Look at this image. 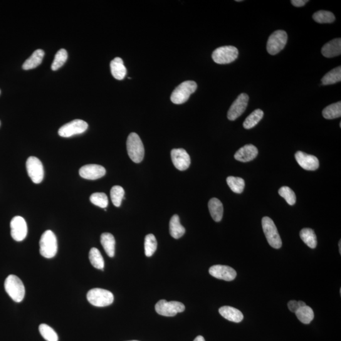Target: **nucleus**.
<instances>
[{"mask_svg":"<svg viewBox=\"0 0 341 341\" xmlns=\"http://www.w3.org/2000/svg\"><path fill=\"white\" fill-rule=\"evenodd\" d=\"M209 274L214 278L226 281H233L237 276L236 272L231 267L222 265L212 266Z\"/></svg>","mask_w":341,"mask_h":341,"instance_id":"obj_15","label":"nucleus"},{"mask_svg":"<svg viewBox=\"0 0 341 341\" xmlns=\"http://www.w3.org/2000/svg\"><path fill=\"white\" fill-rule=\"evenodd\" d=\"M300 238L306 245L310 248L314 249L317 245V236L313 229L304 228L301 229L300 233Z\"/></svg>","mask_w":341,"mask_h":341,"instance_id":"obj_26","label":"nucleus"},{"mask_svg":"<svg viewBox=\"0 0 341 341\" xmlns=\"http://www.w3.org/2000/svg\"><path fill=\"white\" fill-rule=\"evenodd\" d=\"M169 233L170 236L175 239H179L184 235L185 229L180 221L178 215H174L169 222Z\"/></svg>","mask_w":341,"mask_h":341,"instance_id":"obj_25","label":"nucleus"},{"mask_svg":"<svg viewBox=\"0 0 341 341\" xmlns=\"http://www.w3.org/2000/svg\"><path fill=\"white\" fill-rule=\"evenodd\" d=\"M288 41L287 33L283 30H278L271 34L267 44V51L271 55H276L286 46Z\"/></svg>","mask_w":341,"mask_h":341,"instance_id":"obj_8","label":"nucleus"},{"mask_svg":"<svg viewBox=\"0 0 341 341\" xmlns=\"http://www.w3.org/2000/svg\"><path fill=\"white\" fill-rule=\"evenodd\" d=\"M239 51L236 47L226 46L219 47L212 54V59L217 64L224 65L233 62L238 58Z\"/></svg>","mask_w":341,"mask_h":341,"instance_id":"obj_7","label":"nucleus"},{"mask_svg":"<svg viewBox=\"0 0 341 341\" xmlns=\"http://www.w3.org/2000/svg\"><path fill=\"white\" fill-rule=\"evenodd\" d=\"M128 154L135 163H140L144 159L145 150L144 145L137 133H131L127 141Z\"/></svg>","mask_w":341,"mask_h":341,"instance_id":"obj_3","label":"nucleus"},{"mask_svg":"<svg viewBox=\"0 0 341 341\" xmlns=\"http://www.w3.org/2000/svg\"><path fill=\"white\" fill-rule=\"evenodd\" d=\"M279 194L286 200V202L290 206L295 205L296 201L295 193L290 187H283L279 190Z\"/></svg>","mask_w":341,"mask_h":341,"instance_id":"obj_39","label":"nucleus"},{"mask_svg":"<svg viewBox=\"0 0 341 341\" xmlns=\"http://www.w3.org/2000/svg\"><path fill=\"white\" fill-rule=\"evenodd\" d=\"M87 299L91 305L105 307L111 305L114 301L113 293L101 288L92 289L88 293Z\"/></svg>","mask_w":341,"mask_h":341,"instance_id":"obj_5","label":"nucleus"},{"mask_svg":"<svg viewBox=\"0 0 341 341\" xmlns=\"http://www.w3.org/2000/svg\"><path fill=\"white\" fill-rule=\"evenodd\" d=\"M197 84L195 81L188 80L180 84L170 96V100L176 105L187 102L192 94L195 92Z\"/></svg>","mask_w":341,"mask_h":341,"instance_id":"obj_4","label":"nucleus"},{"mask_svg":"<svg viewBox=\"0 0 341 341\" xmlns=\"http://www.w3.org/2000/svg\"><path fill=\"white\" fill-rule=\"evenodd\" d=\"M0 93H1V91H0Z\"/></svg>","mask_w":341,"mask_h":341,"instance_id":"obj_46","label":"nucleus"},{"mask_svg":"<svg viewBox=\"0 0 341 341\" xmlns=\"http://www.w3.org/2000/svg\"><path fill=\"white\" fill-rule=\"evenodd\" d=\"M68 53L67 51L64 49H61L57 52L53 63H52L51 69L53 71L58 70L60 68L67 60Z\"/></svg>","mask_w":341,"mask_h":341,"instance_id":"obj_37","label":"nucleus"},{"mask_svg":"<svg viewBox=\"0 0 341 341\" xmlns=\"http://www.w3.org/2000/svg\"><path fill=\"white\" fill-rule=\"evenodd\" d=\"M101 243L110 258H113L115 254V239L113 234L105 233L101 234Z\"/></svg>","mask_w":341,"mask_h":341,"instance_id":"obj_24","label":"nucleus"},{"mask_svg":"<svg viewBox=\"0 0 341 341\" xmlns=\"http://www.w3.org/2000/svg\"><path fill=\"white\" fill-rule=\"evenodd\" d=\"M296 317L304 324H309L314 318V312L308 306H303L295 312Z\"/></svg>","mask_w":341,"mask_h":341,"instance_id":"obj_28","label":"nucleus"},{"mask_svg":"<svg viewBox=\"0 0 341 341\" xmlns=\"http://www.w3.org/2000/svg\"><path fill=\"white\" fill-rule=\"evenodd\" d=\"M263 111H262L260 109L254 110L244 120L243 127L247 130L251 129V128L255 127L260 122V121L263 119Z\"/></svg>","mask_w":341,"mask_h":341,"instance_id":"obj_29","label":"nucleus"},{"mask_svg":"<svg viewBox=\"0 0 341 341\" xmlns=\"http://www.w3.org/2000/svg\"><path fill=\"white\" fill-rule=\"evenodd\" d=\"M219 312L222 317L231 322L239 323L243 320L244 317L241 311L231 306H222L219 308Z\"/></svg>","mask_w":341,"mask_h":341,"instance_id":"obj_19","label":"nucleus"},{"mask_svg":"<svg viewBox=\"0 0 341 341\" xmlns=\"http://www.w3.org/2000/svg\"><path fill=\"white\" fill-rule=\"evenodd\" d=\"M258 154V148L253 145L247 144L235 153L234 158L238 161L246 162L255 159Z\"/></svg>","mask_w":341,"mask_h":341,"instance_id":"obj_18","label":"nucleus"},{"mask_svg":"<svg viewBox=\"0 0 341 341\" xmlns=\"http://www.w3.org/2000/svg\"><path fill=\"white\" fill-rule=\"evenodd\" d=\"M340 244H341V241L340 240L339 243H338V246H339V253H340V254H341V245H340Z\"/></svg>","mask_w":341,"mask_h":341,"instance_id":"obj_43","label":"nucleus"},{"mask_svg":"<svg viewBox=\"0 0 341 341\" xmlns=\"http://www.w3.org/2000/svg\"><path fill=\"white\" fill-rule=\"evenodd\" d=\"M79 174L84 179L95 180L105 176L106 169L102 165L88 164L80 168L79 170Z\"/></svg>","mask_w":341,"mask_h":341,"instance_id":"obj_16","label":"nucleus"},{"mask_svg":"<svg viewBox=\"0 0 341 341\" xmlns=\"http://www.w3.org/2000/svg\"><path fill=\"white\" fill-rule=\"evenodd\" d=\"M262 225L269 244L274 248H280L282 246L281 238L273 220L270 217H264L262 220Z\"/></svg>","mask_w":341,"mask_h":341,"instance_id":"obj_6","label":"nucleus"},{"mask_svg":"<svg viewBox=\"0 0 341 341\" xmlns=\"http://www.w3.org/2000/svg\"><path fill=\"white\" fill-rule=\"evenodd\" d=\"M295 159L298 164L303 169L307 170H315L319 167V161L317 157L306 153L298 151L295 154Z\"/></svg>","mask_w":341,"mask_h":341,"instance_id":"obj_17","label":"nucleus"},{"mask_svg":"<svg viewBox=\"0 0 341 341\" xmlns=\"http://www.w3.org/2000/svg\"><path fill=\"white\" fill-rule=\"evenodd\" d=\"M227 184L230 189L236 194H241L243 192L244 181L239 177H229L226 180Z\"/></svg>","mask_w":341,"mask_h":341,"instance_id":"obj_32","label":"nucleus"},{"mask_svg":"<svg viewBox=\"0 0 341 341\" xmlns=\"http://www.w3.org/2000/svg\"><path fill=\"white\" fill-rule=\"evenodd\" d=\"M110 68L111 73H112L114 78L121 80L125 77L126 74H127V68H126L122 58L117 57V58H115L111 61Z\"/></svg>","mask_w":341,"mask_h":341,"instance_id":"obj_21","label":"nucleus"},{"mask_svg":"<svg viewBox=\"0 0 341 341\" xmlns=\"http://www.w3.org/2000/svg\"><path fill=\"white\" fill-rule=\"evenodd\" d=\"M323 118L327 120H333L341 117V102L332 104L327 106L322 111Z\"/></svg>","mask_w":341,"mask_h":341,"instance_id":"obj_27","label":"nucleus"},{"mask_svg":"<svg viewBox=\"0 0 341 341\" xmlns=\"http://www.w3.org/2000/svg\"><path fill=\"white\" fill-rule=\"evenodd\" d=\"M0 125H1V122H0Z\"/></svg>","mask_w":341,"mask_h":341,"instance_id":"obj_45","label":"nucleus"},{"mask_svg":"<svg viewBox=\"0 0 341 341\" xmlns=\"http://www.w3.org/2000/svg\"><path fill=\"white\" fill-rule=\"evenodd\" d=\"M39 332L43 337L47 341H58V336L53 328L50 326L43 323L39 325Z\"/></svg>","mask_w":341,"mask_h":341,"instance_id":"obj_36","label":"nucleus"},{"mask_svg":"<svg viewBox=\"0 0 341 341\" xmlns=\"http://www.w3.org/2000/svg\"><path fill=\"white\" fill-rule=\"evenodd\" d=\"M172 162L175 167L180 170H184L189 167L191 160L190 155L184 149H174L170 152Z\"/></svg>","mask_w":341,"mask_h":341,"instance_id":"obj_14","label":"nucleus"},{"mask_svg":"<svg viewBox=\"0 0 341 341\" xmlns=\"http://www.w3.org/2000/svg\"><path fill=\"white\" fill-rule=\"evenodd\" d=\"M5 289L12 300L17 303L24 300L26 290L21 279L15 275L7 277L5 281Z\"/></svg>","mask_w":341,"mask_h":341,"instance_id":"obj_1","label":"nucleus"},{"mask_svg":"<svg viewBox=\"0 0 341 341\" xmlns=\"http://www.w3.org/2000/svg\"><path fill=\"white\" fill-rule=\"evenodd\" d=\"M11 236L17 241H23L27 234V225L23 217H14L11 222Z\"/></svg>","mask_w":341,"mask_h":341,"instance_id":"obj_13","label":"nucleus"},{"mask_svg":"<svg viewBox=\"0 0 341 341\" xmlns=\"http://www.w3.org/2000/svg\"><path fill=\"white\" fill-rule=\"evenodd\" d=\"M90 201L92 204L101 208H106L108 206L107 195L104 193H95L91 195Z\"/></svg>","mask_w":341,"mask_h":341,"instance_id":"obj_38","label":"nucleus"},{"mask_svg":"<svg viewBox=\"0 0 341 341\" xmlns=\"http://www.w3.org/2000/svg\"><path fill=\"white\" fill-rule=\"evenodd\" d=\"M341 80V67L333 68V70L328 72L322 78V83L323 85L328 86L332 85L337 82H339Z\"/></svg>","mask_w":341,"mask_h":341,"instance_id":"obj_30","label":"nucleus"},{"mask_svg":"<svg viewBox=\"0 0 341 341\" xmlns=\"http://www.w3.org/2000/svg\"><path fill=\"white\" fill-rule=\"evenodd\" d=\"M90 260L94 268L100 269V270H104L105 261H104L102 254L98 248H93L91 249Z\"/></svg>","mask_w":341,"mask_h":341,"instance_id":"obj_31","label":"nucleus"},{"mask_svg":"<svg viewBox=\"0 0 341 341\" xmlns=\"http://www.w3.org/2000/svg\"><path fill=\"white\" fill-rule=\"evenodd\" d=\"M341 53V39L336 38L326 43L322 48V54L326 58H333V57L340 55Z\"/></svg>","mask_w":341,"mask_h":341,"instance_id":"obj_20","label":"nucleus"},{"mask_svg":"<svg viewBox=\"0 0 341 341\" xmlns=\"http://www.w3.org/2000/svg\"><path fill=\"white\" fill-rule=\"evenodd\" d=\"M129 341H138V340H129Z\"/></svg>","mask_w":341,"mask_h":341,"instance_id":"obj_44","label":"nucleus"},{"mask_svg":"<svg viewBox=\"0 0 341 341\" xmlns=\"http://www.w3.org/2000/svg\"><path fill=\"white\" fill-rule=\"evenodd\" d=\"M88 128V124L85 121L75 120L62 126L58 130V134L60 137H70L85 132Z\"/></svg>","mask_w":341,"mask_h":341,"instance_id":"obj_11","label":"nucleus"},{"mask_svg":"<svg viewBox=\"0 0 341 341\" xmlns=\"http://www.w3.org/2000/svg\"><path fill=\"white\" fill-rule=\"evenodd\" d=\"M185 306L179 301H169L161 300L157 303L155 306V310L158 314L165 316V317H174L178 313L183 312L185 310Z\"/></svg>","mask_w":341,"mask_h":341,"instance_id":"obj_9","label":"nucleus"},{"mask_svg":"<svg viewBox=\"0 0 341 341\" xmlns=\"http://www.w3.org/2000/svg\"><path fill=\"white\" fill-rule=\"evenodd\" d=\"M313 19L315 22L319 24H330L335 21V16L332 12L320 11L315 12L313 16Z\"/></svg>","mask_w":341,"mask_h":341,"instance_id":"obj_34","label":"nucleus"},{"mask_svg":"<svg viewBox=\"0 0 341 341\" xmlns=\"http://www.w3.org/2000/svg\"><path fill=\"white\" fill-rule=\"evenodd\" d=\"M248 101L249 96L246 94L242 93L239 95L229 108L227 112V118L230 121H234L240 117L245 111Z\"/></svg>","mask_w":341,"mask_h":341,"instance_id":"obj_12","label":"nucleus"},{"mask_svg":"<svg viewBox=\"0 0 341 341\" xmlns=\"http://www.w3.org/2000/svg\"><path fill=\"white\" fill-rule=\"evenodd\" d=\"M27 174L34 184H39L44 179V167L41 160L36 157L31 156L26 162Z\"/></svg>","mask_w":341,"mask_h":341,"instance_id":"obj_10","label":"nucleus"},{"mask_svg":"<svg viewBox=\"0 0 341 341\" xmlns=\"http://www.w3.org/2000/svg\"><path fill=\"white\" fill-rule=\"evenodd\" d=\"M209 209L212 219L216 222H220L223 216V206L221 202L216 198H213L209 202Z\"/></svg>","mask_w":341,"mask_h":341,"instance_id":"obj_22","label":"nucleus"},{"mask_svg":"<svg viewBox=\"0 0 341 341\" xmlns=\"http://www.w3.org/2000/svg\"><path fill=\"white\" fill-rule=\"evenodd\" d=\"M308 2V0H292V1H291L293 6L296 7H303Z\"/></svg>","mask_w":341,"mask_h":341,"instance_id":"obj_41","label":"nucleus"},{"mask_svg":"<svg viewBox=\"0 0 341 341\" xmlns=\"http://www.w3.org/2000/svg\"><path fill=\"white\" fill-rule=\"evenodd\" d=\"M39 246V251L43 258L51 259L56 255L58 251V242L53 231L47 230L42 234Z\"/></svg>","mask_w":341,"mask_h":341,"instance_id":"obj_2","label":"nucleus"},{"mask_svg":"<svg viewBox=\"0 0 341 341\" xmlns=\"http://www.w3.org/2000/svg\"><path fill=\"white\" fill-rule=\"evenodd\" d=\"M306 305V303L303 302L302 301H297L295 300H291L289 301L288 303L289 310H290L291 312L293 313H295L299 308L303 307V306H305Z\"/></svg>","mask_w":341,"mask_h":341,"instance_id":"obj_40","label":"nucleus"},{"mask_svg":"<svg viewBox=\"0 0 341 341\" xmlns=\"http://www.w3.org/2000/svg\"><path fill=\"white\" fill-rule=\"evenodd\" d=\"M44 52L42 49H37L33 54L25 61L22 68L25 70H31L38 66L43 61Z\"/></svg>","mask_w":341,"mask_h":341,"instance_id":"obj_23","label":"nucleus"},{"mask_svg":"<svg viewBox=\"0 0 341 341\" xmlns=\"http://www.w3.org/2000/svg\"><path fill=\"white\" fill-rule=\"evenodd\" d=\"M111 199L114 206L120 207L122 204L123 198L125 195V190L122 187L114 186L111 190Z\"/></svg>","mask_w":341,"mask_h":341,"instance_id":"obj_35","label":"nucleus"},{"mask_svg":"<svg viewBox=\"0 0 341 341\" xmlns=\"http://www.w3.org/2000/svg\"><path fill=\"white\" fill-rule=\"evenodd\" d=\"M194 341H206V340H205L203 336L199 335L197 336V337L195 338Z\"/></svg>","mask_w":341,"mask_h":341,"instance_id":"obj_42","label":"nucleus"},{"mask_svg":"<svg viewBox=\"0 0 341 341\" xmlns=\"http://www.w3.org/2000/svg\"><path fill=\"white\" fill-rule=\"evenodd\" d=\"M157 243L156 238L154 234H147L145 238L144 248L145 254L147 258H150L153 255V254L156 251Z\"/></svg>","mask_w":341,"mask_h":341,"instance_id":"obj_33","label":"nucleus"}]
</instances>
